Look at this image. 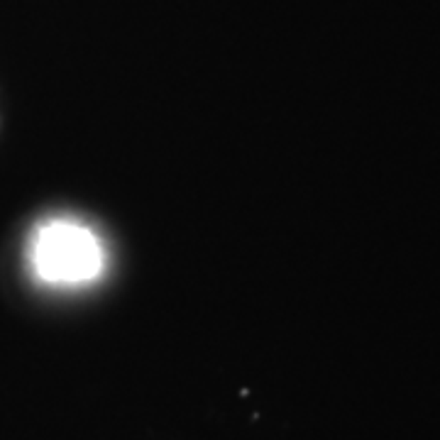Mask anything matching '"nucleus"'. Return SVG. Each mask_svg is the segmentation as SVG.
Instances as JSON below:
<instances>
[{
    "mask_svg": "<svg viewBox=\"0 0 440 440\" xmlns=\"http://www.w3.org/2000/svg\"><path fill=\"white\" fill-rule=\"evenodd\" d=\"M37 270L49 281H83L98 274L100 247L88 230L57 223L39 233L35 247Z\"/></svg>",
    "mask_w": 440,
    "mask_h": 440,
    "instance_id": "1",
    "label": "nucleus"
}]
</instances>
